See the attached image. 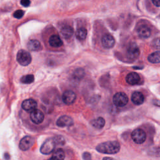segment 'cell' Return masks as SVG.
<instances>
[{"label":"cell","mask_w":160,"mask_h":160,"mask_svg":"<svg viewBox=\"0 0 160 160\" xmlns=\"http://www.w3.org/2000/svg\"><path fill=\"white\" fill-rule=\"evenodd\" d=\"M24 15V11L21 9H18L16 10L14 14H13V16L17 19H20Z\"/></svg>","instance_id":"4316f807"},{"label":"cell","mask_w":160,"mask_h":160,"mask_svg":"<svg viewBox=\"0 0 160 160\" xmlns=\"http://www.w3.org/2000/svg\"><path fill=\"white\" fill-rule=\"evenodd\" d=\"M137 32L141 38L146 39L151 35V29L146 25H141L138 28Z\"/></svg>","instance_id":"5bb4252c"},{"label":"cell","mask_w":160,"mask_h":160,"mask_svg":"<svg viewBox=\"0 0 160 160\" xmlns=\"http://www.w3.org/2000/svg\"><path fill=\"white\" fill-rule=\"evenodd\" d=\"M34 80V77L32 74H27L21 78L20 81L23 84H31Z\"/></svg>","instance_id":"603a6c76"},{"label":"cell","mask_w":160,"mask_h":160,"mask_svg":"<svg viewBox=\"0 0 160 160\" xmlns=\"http://www.w3.org/2000/svg\"><path fill=\"white\" fill-rule=\"evenodd\" d=\"M73 124L74 121L72 118L67 115L61 116L58 118V119L56 121V125L61 128L71 126L72 125H73Z\"/></svg>","instance_id":"ba28073f"},{"label":"cell","mask_w":160,"mask_h":160,"mask_svg":"<svg viewBox=\"0 0 160 160\" xmlns=\"http://www.w3.org/2000/svg\"><path fill=\"white\" fill-rule=\"evenodd\" d=\"M152 2L156 6L160 7V0H152Z\"/></svg>","instance_id":"4dcf8cb0"},{"label":"cell","mask_w":160,"mask_h":160,"mask_svg":"<svg viewBox=\"0 0 160 160\" xmlns=\"http://www.w3.org/2000/svg\"><path fill=\"white\" fill-rule=\"evenodd\" d=\"M56 145L57 144L53 138H49L43 142L41 146L40 151L43 154H49L54 150Z\"/></svg>","instance_id":"3957f363"},{"label":"cell","mask_w":160,"mask_h":160,"mask_svg":"<svg viewBox=\"0 0 160 160\" xmlns=\"http://www.w3.org/2000/svg\"><path fill=\"white\" fill-rule=\"evenodd\" d=\"M102 160H117V159H115L112 158H110V157H104Z\"/></svg>","instance_id":"836d02e7"},{"label":"cell","mask_w":160,"mask_h":160,"mask_svg":"<svg viewBox=\"0 0 160 160\" xmlns=\"http://www.w3.org/2000/svg\"><path fill=\"white\" fill-rule=\"evenodd\" d=\"M91 124L95 128L100 129H102L105 125V120L102 117H98L92 119L91 121Z\"/></svg>","instance_id":"ac0fdd59"},{"label":"cell","mask_w":160,"mask_h":160,"mask_svg":"<svg viewBox=\"0 0 160 160\" xmlns=\"http://www.w3.org/2000/svg\"><path fill=\"white\" fill-rule=\"evenodd\" d=\"M48 160H58V159H55V158H51L50 159H49Z\"/></svg>","instance_id":"e575fe53"},{"label":"cell","mask_w":160,"mask_h":160,"mask_svg":"<svg viewBox=\"0 0 160 160\" xmlns=\"http://www.w3.org/2000/svg\"><path fill=\"white\" fill-rule=\"evenodd\" d=\"M30 118L31 120L34 124H38L41 123L44 120V114L43 112L39 110L35 109L34 110L32 111L30 113Z\"/></svg>","instance_id":"30bf717a"},{"label":"cell","mask_w":160,"mask_h":160,"mask_svg":"<svg viewBox=\"0 0 160 160\" xmlns=\"http://www.w3.org/2000/svg\"><path fill=\"white\" fill-rule=\"evenodd\" d=\"M148 60L151 63L160 62V51H155L150 54L148 57Z\"/></svg>","instance_id":"ffe728a7"},{"label":"cell","mask_w":160,"mask_h":160,"mask_svg":"<svg viewBox=\"0 0 160 160\" xmlns=\"http://www.w3.org/2000/svg\"><path fill=\"white\" fill-rule=\"evenodd\" d=\"M4 158L6 160H9L10 159V155L8 152H5L4 154Z\"/></svg>","instance_id":"d6a6232c"},{"label":"cell","mask_w":160,"mask_h":160,"mask_svg":"<svg viewBox=\"0 0 160 160\" xmlns=\"http://www.w3.org/2000/svg\"><path fill=\"white\" fill-rule=\"evenodd\" d=\"M76 99V94L72 91L71 90L64 91L62 95V100L63 102L67 105H70L74 103Z\"/></svg>","instance_id":"9c48e42d"},{"label":"cell","mask_w":160,"mask_h":160,"mask_svg":"<svg viewBox=\"0 0 160 160\" xmlns=\"http://www.w3.org/2000/svg\"><path fill=\"white\" fill-rule=\"evenodd\" d=\"M126 81L128 84H129L131 85H135V84H138L140 82L141 78L138 73H136L135 72H132L129 73L126 76Z\"/></svg>","instance_id":"4fadbf2b"},{"label":"cell","mask_w":160,"mask_h":160,"mask_svg":"<svg viewBox=\"0 0 160 160\" xmlns=\"http://www.w3.org/2000/svg\"><path fill=\"white\" fill-rule=\"evenodd\" d=\"M37 102L33 99H28L22 101L21 104L22 108L26 111H32L36 109Z\"/></svg>","instance_id":"7c38bea8"},{"label":"cell","mask_w":160,"mask_h":160,"mask_svg":"<svg viewBox=\"0 0 160 160\" xmlns=\"http://www.w3.org/2000/svg\"><path fill=\"white\" fill-rule=\"evenodd\" d=\"M82 158L84 160H91V155L89 152H84L82 154Z\"/></svg>","instance_id":"f1b7e54d"},{"label":"cell","mask_w":160,"mask_h":160,"mask_svg":"<svg viewBox=\"0 0 160 160\" xmlns=\"http://www.w3.org/2000/svg\"><path fill=\"white\" fill-rule=\"evenodd\" d=\"M131 138L136 144H142L146 139V134L142 129L138 128L132 132Z\"/></svg>","instance_id":"8992f818"},{"label":"cell","mask_w":160,"mask_h":160,"mask_svg":"<svg viewBox=\"0 0 160 160\" xmlns=\"http://www.w3.org/2000/svg\"><path fill=\"white\" fill-rule=\"evenodd\" d=\"M28 48L32 51H39L41 50L42 46L41 42L37 39H31L28 42Z\"/></svg>","instance_id":"e0dca14e"},{"label":"cell","mask_w":160,"mask_h":160,"mask_svg":"<svg viewBox=\"0 0 160 160\" xmlns=\"http://www.w3.org/2000/svg\"><path fill=\"white\" fill-rule=\"evenodd\" d=\"M76 38L79 40H84L87 36V30L84 28H80L76 32Z\"/></svg>","instance_id":"44dd1931"},{"label":"cell","mask_w":160,"mask_h":160,"mask_svg":"<svg viewBox=\"0 0 160 160\" xmlns=\"http://www.w3.org/2000/svg\"><path fill=\"white\" fill-rule=\"evenodd\" d=\"M101 42L104 48L109 49L114 46L115 44V39L112 35L109 34H106L102 36Z\"/></svg>","instance_id":"8fae6325"},{"label":"cell","mask_w":160,"mask_h":160,"mask_svg":"<svg viewBox=\"0 0 160 160\" xmlns=\"http://www.w3.org/2000/svg\"><path fill=\"white\" fill-rule=\"evenodd\" d=\"M30 0H21V4L24 7H28L30 5Z\"/></svg>","instance_id":"f546056e"},{"label":"cell","mask_w":160,"mask_h":160,"mask_svg":"<svg viewBox=\"0 0 160 160\" xmlns=\"http://www.w3.org/2000/svg\"><path fill=\"white\" fill-rule=\"evenodd\" d=\"M96 149L98 152L103 154H116L120 150V144L116 141H107L98 144Z\"/></svg>","instance_id":"6da1fadb"},{"label":"cell","mask_w":160,"mask_h":160,"mask_svg":"<svg viewBox=\"0 0 160 160\" xmlns=\"http://www.w3.org/2000/svg\"><path fill=\"white\" fill-rule=\"evenodd\" d=\"M148 154L151 156L160 157V147L155 146L150 148L148 151Z\"/></svg>","instance_id":"cb8c5ba5"},{"label":"cell","mask_w":160,"mask_h":160,"mask_svg":"<svg viewBox=\"0 0 160 160\" xmlns=\"http://www.w3.org/2000/svg\"><path fill=\"white\" fill-rule=\"evenodd\" d=\"M34 142V138L31 136H26L24 138H22L19 142V149L22 151H27L32 146Z\"/></svg>","instance_id":"52a82bcc"},{"label":"cell","mask_w":160,"mask_h":160,"mask_svg":"<svg viewBox=\"0 0 160 160\" xmlns=\"http://www.w3.org/2000/svg\"><path fill=\"white\" fill-rule=\"evenodd\" d=\"M152 103L156 105V106H160V101L159 100H158V99H154L152 101Z\"/></svg>","instance_id":"1f68e13d"},{"label":"cell","mask_w":160,"mask_h":160,"mask_svg":"<svg viewBox=\"0 0 160 160\" xmlns=\"http://www.w3.org/2000/svg\"><path fill=\"white\" fill-rule=\"evenodd\" d=\"M53 138L54 139L56 144H61L62 145V144H64V139L63 137L60 136H56Z\"/></svg>","instance_id":"83f0119b"},{"label":"cell","mask_w":160,"mask_h":160,"mask_svg":"<svg viewBox=\"0 0 160 160\" xmlns=\"http://www.w3.org/2000/svg\"><path fill=\"white\" fill-rule=\"evenodd\" d=\"M16 59L19 64L26 66L31 63L32 58L29 52L24 49H21L17 53Z\"/></svg>","instance_id":"7a4b0ae2"},{"label":"cell","mask_w":160,"mask_h":160,"mask_svg":"<svg viewBox=\"0 0 160 160\" xmlns=\"http://www.w3.org/2000/svg\"><path fill=\"white\" fill-rule=\"evenodd\" d=\"M113 103L118 107H123L127 104L128 102V96L122 92L116 93L112 98Z\"/></svg>","instance_id":"5b68a950"},{"label":"cell","mask_w":160,"mask_h":160,"mask_svg":"<svg viewBox=\"0 0 160 160\" xmlns=\"http://www.w3.org/2000/svg\"><path fill=\"white\" fill-rule=\"evenodd\" d=\"M49 44L53 48H59L62 45V41L60 37L57 34H53L49 39Z\"/></svg>","instance_id":"2e32d148"},{"label":"cell","mask_w":160,"mask_h":160,"mask_svg":"<svg viewBox=\"0 0 160 160\" xmlns=\"http://www.w3.org/2000/svg\"><path fill=\"white\" fill-rule=\"evenodd\" d=\"M131 101L136 105H140L144 102V96L143 94L139 91H136L131 96Z\"/></svg>","instance_id":"9a60e30c"},{"label":"cell","mask_w":160,"mask_h":160,"mask_svg":"<svg viewBox=\"0 0 160 160\" xmlns=\"http://www.w3.org/2000/svg\"><path fill=\"white\" fill-rule=\"evenodd\" d=\"M61 33L64 38H70L73 34V29L70 26H64L61 28Z\"/></svg>","instance_id":"d6986e66"},{"label":"cell","mask_w":160,"mask_h":160,"mask_svg":"<svg viewBox=\"0 0 160 160\" xmlns=\"http://www.w3.org/2000/svg\"><path fill=\"white\" fill-rule=\"evenodd\" d=\"M84 74H85V72H84V69H82L81 68H78V69H76L74 71L73 78H74V79H76L78 80L81 79L84 77Z\"/></svg>","instance_id":"d4e9b609"},{"label":"cell","mask_w":160,"mask_h":160,"mask_svg":"<svg viewBox=\"0 0 160 160\" xmlns=\"http://www.w3.org/2000/svg\"><path fill=\"white\" fill-rule=\"evenodd\" d=\"M52 157L58 160H64L65 158V153L62 149H58L54 151Z\"/></svg>","instance_id":"7402d4cb"},{"label":"cell","mask_w":160,"mask_h":160,"mask_svg":"<svg viewBox=\"0 0 160 160\" xmlns=\"http://www.w3.org/2000/svg\"><path fill=\"white\" fill-rule=\"evenodd\" d=\"M140 51L136 44L132 42L131 43L126 51V57L129 60L134 61L136 60L139 56Z\"/></svg>","instance_id":"277c9868"},{"label":"cell","mask_w":160,"mask_h":160,"mask_svg":"<svg viewBox=\"0 0 160 160\" xmlns=\"http://www.w3.org/2000/svg\"><path fill=\"white\" fill-rule=\"evenodd\" d=\"M151 46L155 49H160V38H156L154 39L151 42Z\"/></svg>","instance_id":"484cf974"}]
</instances>
